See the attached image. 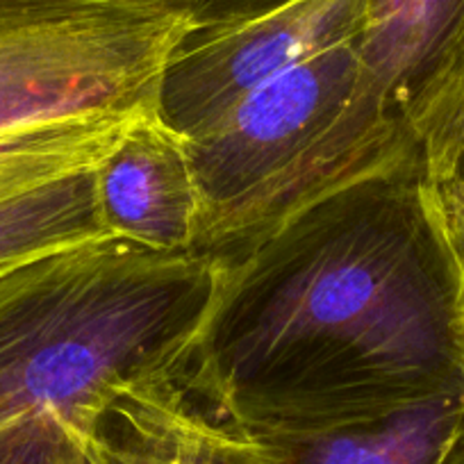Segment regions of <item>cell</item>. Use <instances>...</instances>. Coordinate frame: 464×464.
<instances>
[{"label":"cell","mask_w":464,"mask_h":464,"mask_svg":"<svg viewBox=\"0 0 464 464\" xmlns=\"http://www.w3.org/2000/svg\"><path fill=\"white\" fill-rule=\"evenodd\" d=\"M182 382L246 435L464 392V292L423 164L337 187L217 256Z\"/></svg>","instance_id":"obj_1"},{"label":"cell","mask_w":464,"mask_h":464,"mask_svg":"<svg viewBox=\"0 0 464 464\" xmlns=\"http://www.w3.org/2000/svg\"><path fill=\"white\" fill-rule=\"evenodd\" d=\"M218 276L111 235L0 269V432L39 412L96 430L119 392L180 376Z\"/></svg>","instance_id":"obj_2"},{"label":"cell","mask_w":464,"mask_h":464,"mask_svg":"<svg viewBox=\"0 0 464 464\" xmlns=\"http://www.w3.org/2000/svg\"><path fill=\"white\" fill-rule=\"evenodd\" d=\"M353 46L358 78L337 123L239 218L217 251L346 182L403 160L421 162L423 128L464 71V0H362Z\"/></svg>","instance_id":"obj_3"},{"label":"cell","mask_w":464,"mask_h":464,"mask_svg":"<svg viewBox=\"0 0 464 464\" xmlns=\"http://www.w3.org/2000/svg\"><path fill=\"white\" fill-rule=\"evenodd\" d=\"M189 30L144 0H0V130L155 110Z\"/></svg>","instance_id":"obj_4"},{"label":"cell","mask_w":464,"mask_h":464,"mask_svg":"<svg viewBox=\"0 0 464 464\" xmlns=\"http://www.w3.org/2000/svg\"><path fill=\"white\" fill-rule=\"evenodd\" d=\"M355 78L351 39L296 62L187 137L203 196L200 253L212 256L239 218L337 123Z\"/></svg>","instance_id":"obj_5"},{"label":"cell","mask_w":464,"mask_h":464,"mask_svg":"<svg viewBox=\"0 0 464 464\" xmlns=\"http://www.w3.org/2000/svg\"><path fill=\"white\" fill-rule=\"evenodd\" d=\"M360 16L362 0H294L242 24L189 30L160 75L155 114L194 137L296 62L355 39Z\"/></svg>","instance_id":"obj_6"},{"label":"cell","mask_w":464,"mask_h":464,"mask_svg":"<svg viewBox=\"0 0 464 464\" xmlns=\"http://www.w3.org/2000/svg\"><path fill=\"white\" fill-rule=\"evenodd\" d=\"M93 180L107 235L155 251H198L203 196L187 140L155 110L132 116Z\"/></svg>","instance_id":"obj_7"},{"label":"cell","mask_w":464,"mask_h":464,"mask_svg":"<svg viewBox=\"0 0 464 464\" xmlns=\"http://www.w3.org/2000/svg\"><path fill=\"white\" fill-rule=\"evenodd\" d=\"M248 437L271 464H464V392L316 430Z\"/></svg>","instance_id":"obj_8"},{"label":"cell","mask_w":464,"mask_h":464,"mask_svg":"<svg viewBox=\"0 0 464 464\" xmlns=\"http://www.w3.org/2000/svg\"><path fill=\"white\" fill-rule=\"evenodd\" d=\"M132 116L84 114L0 130V203L57 178L93 169Z\"/></svg>","instance_id":"obj_9"},{"label":"cell","mask_w":464,"mask_h":464,"mask_svg":"<svg viewBox=\"0 0 464 464\" xmlns=\"http://www.w3.org/2000/svg\"><path fill=\"white\" fill-rule=\"evenodd\" d=\"M102 235L93 169L57 178L0 203V269Z\"/></svg>","instance_id":"obj_10"},{"label":"cell","mask_w":464,"mask_h":464,"mask_svg":"<svg viewBox=\"0 0 464 464\" xmlns=\"http://www.w3.org/2000/svg\"><path fill=\"white\" fill-rule=\"evenodd\" d=\"M150 396L180 464H271L246 432L200 403L180 376L155 381Z\"/></svg>","instance_id":"obj_11"},{"label":"cell","mask_w":464,"mask_h":464,"mask_svg":"<svg viewBox=\"0 0 464 464\" xmlns=\"http://www.w3.org/2000/svg\"><path fill=\"white\" fill-rule=\"evenodd\" d=\"M153 382L119 392L98 417L96 440L107 464H180L153 405Z\"/></svg>","instance_id":"obj_12"},{"label":"cell","mask_w":464,"mask_h":464,"mask_svg":"<svg viewBox=\"0 0 464 464\" xmlns=\"http://www.w3.org/2000/svg\"><path fill=\"white\" fill-rule=\"evenodd\" d=\"M0 464H107L96 430L39 412L0 432Z\"/></svg>","instance_id":"obj_13"},{"label":"cell","mask_w":464,"mask_h":464,"mask_svg":"<svg viewBox=\"0 0 464 464\" xmlns=\"http://www.w3.org/2000/svg\"><path fill=\"white\" fill-rule=\"evenodd\" d=\"M428 182L464 178V71L446 89L419 141Z\"/></svg>","instance_id":"obj_14"},{"label":"cell","mask_w":464,"mask_h":464,"mask_svg":"<svg viewBox=\"0 0 464 464\" xmlns=\"http://www.w3.org/2000/svg\"><path fill=\"white\" fill-rule=\"evenodd\" d=\"M144 3L180 16L191 30H208L257 19L289 5L294 0H144Z\"/></svg>","instance_id":"obj_15"},{"label":"cell","mask_w":464,"mask_h":464,"mask_svg":"<svg viewBox=\"0 0 464 464\" xmlns=\"http://www.w3.org/2000/svg\"><path fill=\"white\" fill-rule=\"evenodd\" d=\"M430 196L464 292V178L430 182Z\"/></svg>","instance_id":"obj_16"}]
</instances>
